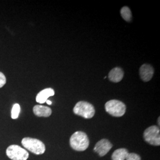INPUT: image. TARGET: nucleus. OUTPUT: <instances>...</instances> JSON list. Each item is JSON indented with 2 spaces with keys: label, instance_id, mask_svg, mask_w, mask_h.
Returning a JSON list of instances; mask_svg holds the SVG:
<instances>
[{
  "label": "nucleus",
  "instance_id": "18",
  "mask_svg": "<svg viewBox=\"0 0 160 160\" xmlns=\"http://www.w3.org/2000/svg\"><path fill=\"white\" fill-rule=\"evenodd\" d=\"M158 125H160V118H158Z\"/></svg>",
  "mask_w": 160,
  "mask_h": 160
},
{
  "label": "nucleus",
  "instance_id": "16",
  "mask_svg": "<svg viewBox=\"0 0 160 160\" xmlns=\"http://www.w3.org/2000/svg\"><path fill=\"white\" fill-rule=\"evenodd\" d=\"M6 78L4 74L0 72V88L2 87L6 84Z\"/></svg>",
  "mask_w": 160,
  "mask_h": 160
},
{
  "label": "nucleus",
  "instance_id": "1",
  "mask_svg": "<svg viewBox=\"0 0 160 160\" xmlns=\"http://www.w3.org/2000/svg\"><path fill=\"white\" fill-rule=\"evenodd\" d=\"M69 143L71 148L77 151H84L88 148L90 141L85 132H75L70 138Z\"/></svg>",
  "mask_w": 160,
  "mask_h": 160
},
{
  "label": "nucleus",
  "instance_id": "8",
  "mask_svg": "<svg viewBox=\"0 0 160 160\" xmlns=\"http://www.w3.org/2000/svg\"><path fill=\"white\" fill-rule=\"evenodd\" d=\"M154 72V69L149 64H143L139 69L140 77L142 81L145 82L151 80Z\"/></svg>",
  "mask_w": 160,
  "mask_h": 160
},
{
  "label": "nucleus",
  "instance_id": "6",
  "mask_svg": "<svg viewBox=\"0 0 160 160\" xmlns=\"http://www.w3.org/2000/svg\"><path fill=\"white\" fill-rule=\"evenodd\" d=\"M160 128L157 126H151L148 128L143 132V138L148 143L159 146L160 145Z\"/></svg>",
  "mask_w": 160,
  "mask_h": 160
},
{
  "label": "nucleus",
  "instance_id": "4",
  "mask_svg": "<svg viewBox=\"0 0 160 160\" xmlns=\"http://www.w3.org/2000/svg\"><path fill=\"white\" fill-rule=\"evenodd\" d=\"M105 110L114 117H121L126 112V106L119 100H112L106 103Z\"/></svg>",
  "mask_w": 160,
  "mask_h": 160
},
{
  "label": "nucleus",
  "instance_id": "7",
  "mask_svg": "<svg viewBox=\"0 0 160 160\" xmlns=\"http://www.w3.org/2000/svg\"><path fill=\"white\" fill-rule=\"evenodd\" d=\"M112 147H113V145L109 140L103 139L99 141L96 144L94 148V150L100 157H103L109 152V151L112 149Z\"/></svg>",
  "mask_w": 160,
  "mask_h": 160
},
{
  "label": "nucleus",
  "instance_id": "11",
  "mask_svg": "<svg viewBox=\"0 0 160 160\" xmlns=\"http://www.w3.org/2000/svg\"><path fill=\"white\" fill-rule=\"evenodd\" d=\"M33 110L34 114L38 117H49L52 114L51 109L47 106L36 105Z\"/></svg>",
  "mask_w": 160,
  "mask_h": 160
},
{
  "label": "nucleus",
  "instance_id": "10",
  "mask_svg": "<svg viewBox=\"0 0 160 160\" xmlns=\"http://www.w3.org/2000/svg\"><path fill=\"white\" fill-rule=\"evenodd\" d=\"M124 72L122 69L116 67L109 72L108 77L110 81L113 82H119L123 79Z\"/></svg>",
  "mask_w": 160,
  "mask_h": 160
},
{
  "label": "nucleus",
  "instance_id": "5",
  "mask_svg": "<svg viewBox=\"0 0 160 160\" xmlns=\"http://www.w3.org/2000/svg\"><path fill=\"white\" fill-rule=\"evenodd\" d=\"M6 154L12 160H27L29 152L24 149L17 145H12L6 150Z\"/></svg>",
  "mask_w": 160,
  "mask_h": 160
},
{
  "label": "nucleus",
  "instance_id": "13",
  "mask_svg": "<svg viewBox=\"0 0 160 160\" xmlns=\"http://www.w3.org/2000/svg\"><path fill=\"white\" fill-rule=\"evenodd\" d=\"M120 14L122 18L126 20L128 22H131L132 18V12L130 8L128 7H123L121 10H120Z\"/></svg>",
  "mask_w": 160,
  "mask_h": 160
},
{
  "label": "nucleus",
  "instance_id": "17",
  "mask_svg": "<svg viewBox=\"0 0 160 160\" xmlns=\"http://www.w3.org/2000/svg\"><path fill=\"white\" fill-rule=\"evenodd\" d=\"M46 102L47 103V104H49V105H51V104H52L51 101H50V100H48L46 101Z\"/></svg>",
  "mask_w": 160,
  "mask_h": 160
},
{
  "label": "nucleus",
  "instance_id": "12",
  "mask_svg": "<svg viewBox=\"0 0 160 160\" xmlns=\"http://www.w3.org/2000/svg\"><path fill=\"white\" fill-rule=\"evenodd\" d=\"M129 152L126 149H118L113 153L112 159V160H125Z\"/></svg>",
  "mask_w": 160,
  "mask_h": 160
},
{
  "label": "nucleus",
  "instance_id": "14",
  "mask_svg": "<svg viewBox=\"0 0 160 160\" xmlns=\"http://www.w3.org/2000/svg\"><path fill=\"white\" fill-rule=\"evenodd\" d=\"M20 112V106L18 104H15L12 110V118L13 119H17Z\"/></svg>",
  "mask_w": 160,
  "mask_h": 160
},
{
  "label": "nucleus",
  "instance_id": "9",
  "mask_svg": "<svg viewBox=\"0 0 160 160\" xmlns=\"http://www.w3.org/2000/svg\"><path fill=\"white\" fill-rule=\"evenodd\" d=\"M55 94L54 90L51 88H48L39 92L36 96V102L38 103L43 104L45 103L48 98Z\"/></svg>",
  "mask_w": 160,
  "mask_h": 160
},
{
  "label": "nucleus",
  "instance_id": "15",
  "mask_svg": "<svg viewBox=\"0 0 160 160\" xmlns=\"http://www.w3.org/2000/svg\"><path fill=\"white\" fill-rule=\"evenodd\" d=\"M125 160H141V159L139 155L135 153H129Z\"/></svg>",
  "mask_w": 160,
  "mask_h": 160
},
{
  "label": "nucleus",
  "instance_id": "3",
  "mask_svg": "<svg viewBox=\"0 0 160 160\" xmlns=\"http://www.w3.org/2000/svg\"><path fill=\"white\" fill-rule=\"evenodd\" d=\"M73 112L75 114L80 116L86 119L92 118L95 114V109L92 104L81 101L76 104Z\"/></svg>",
  "mask_w": 160,
  "mask_h": 160
},
{
  "label": "nucleus",
  "instance_id": "2",
  "mask_svg": "<svg viewBox=\"0 0 160 160\" xmlns=\"http://www.w3.org/2000/svg\"><path fill=\"white\" fill-rule=\"evenodd\" d=\"M22 143L25 148L34 154H43L46 150L45 144L35 138H24L22 141Z\"/></svg>",
  "mask_w": 160,
  "mask_h": 160
}]
</instances>
